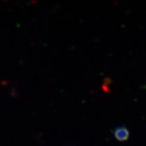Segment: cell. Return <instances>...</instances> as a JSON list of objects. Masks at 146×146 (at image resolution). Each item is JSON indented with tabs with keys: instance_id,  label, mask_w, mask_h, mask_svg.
<instances>
[{
	"instance_id": "6da1fadb",
	"label": "cell",
	"mask_w": 146,
	"mask_h": 146,
	"mask_svg": "<svg viewBox=\"0 0 146 146\" xmlns=\"http://www.w3.org/2000/svg\"><path fill=\"white\" fill-rule=\"evenodd\" d=\"M114 136L116 137L117 139L119 141H123V139H125L127 137H128V131L125 127H118V128L115 130L114 132Z\"/></svg>"
}]
</instances>
